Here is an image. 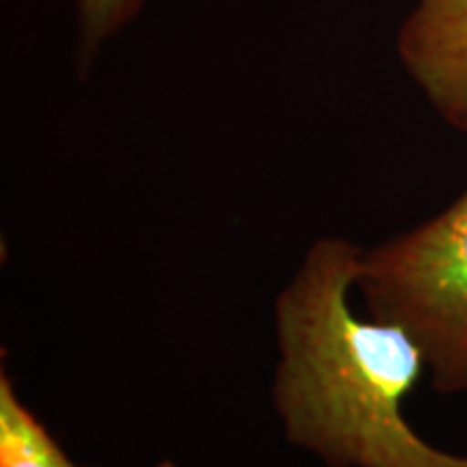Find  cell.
Instances as JSON below:
<instances>
[{
  "instance_id": "cell-1",
  "label": "cell",
  "mask_w": 467,
  "mask_h": 467,
  "mask_svg": "<svg viewBox=\"0 0 467 467\" xmlns=\"http://www.w3.org/2000/svg\"><path fill=\"white\" fill-rule=\"evenodd\" d=\"M361 249L320 238L279 292L273 402L285 437L331 467H467L402 413L429 366L405 327L355 312Z\"/></svg>"
},
{
  "instance_id": "cell-2",
  "label": "cell",
  "mask_w": 467,
  "mask_h": 467,
  "mask_svg": "<svg viewBox=\"0 0 467 467\" xmlns=\"http://www.w3.org/2000/svg\"><path fill=\"white\" fill-rule=\"evenodd\" d=\"M358 290L370 317L416 337L435 392H467V191L426 223L361 249Z\"/></svg>"
},
{
  "instance_id": "cell-3",
  "label": "cell",
  "mask_w": 467,
  "mask_h": 467,
  "mask_svg": "<svg viewBox=\"0 0 467 467\" xmlns=\"http://www.w3.org/2000/svg\"><path fill=\"white\" fill-rule=\"evenodd\" d=\"M399 57L435 113L467 134V0H418L399 31Z\"/></svg>"
},
{
  "instance_id": "cell-4",
  "label": "cell",
  "mask_w": 467,
  "mask_h": 467,
  "mask_svg": "<svg viewBox=\"0 0 467 467\" xmlns=\"http://www.w3.org/2000/svg\"><path fill=\"white\" fill-rule=\"evenodd\" d=\"M0 467H80L0 375Z\"/></svg>"
},
{
  "instance_id": "cell-5",
  "label": "cell",
  "mask_w": 467,
  "mask_h": 467,
  "mask_svg": "<svg viewBox=\"0 0 467 467\" xmlns=\"http://www.w3.org/2000/svg\"><path fill=\"white\" fill-rule=\"evenodd\" d=\"M150 0H72L76 72L89 74L104 46L143 14Z\"/></svg>"
},
{
  "instance_id": "cell-6",
  "label": "cell",
  "mask_w": 467,
  "mask_h": 467,
  "mask_svg": "<svg viewBox=\"0 0 467 467\" xmlns=\"http://www.w3.org/2000/svg\"><path fill=\"white\" fill-rule=\"evenodd\" d=\"M156 467H178V465L171 463V461H161V463L156 465Z\"/></svg>"
}]
</instances>
